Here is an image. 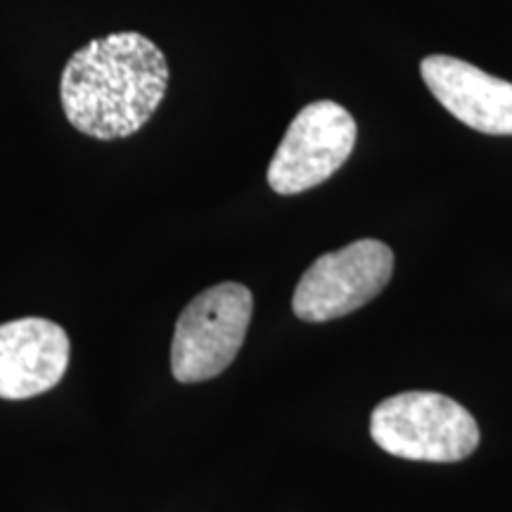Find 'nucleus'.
<instances>
[{"instance_id": "nucleus-4", "label": "nucleus", "mask_w": 512, "mask_h": 512, "mask_svg": "<svg viewBox=\"0 0 512 512\" xmlns=\"http://www.w3.org/2000/svg\"><path fill=\"white\" fill-rule=\"evenodd\" d=\"M394 273V252L380 240H356L323 254L304 271L292 297V311L306 323L349 316L375 299Z\"/></svg>"}, {"instance_id": "nucleus-6", "label": "nucleus", "mask_w": 512, "mask_h": 512, "mask_svg": "<svg viewBox=\"0 0 512 512\" xmlns=\"http://www.w3.org/2000/svg\"><path fill=\"white\" fill-rule=\"evenodd\" d=\"M72 344L53 320L19 318L0 325V399L46 394L67 373Z\"/></svg>"}, {"instance_id": "nucleus-5", "label": "nucleus", "mask_w": 512, "mask_h": 512, "mask_svg": "<svg viewBox=\"0 0 512 512\" xmlns=\"http://www.w3.org/2000/svg\"><path fill=\"white\" fill-rule=\"evenodd\" d=\"M356 145V121L342 105H306L287 128L268 166V185L278 195H299L325 183L347 162Z\"/></svg>"}, {"instance_id": "nucleus-7", "label": "nucleus", "mask_w": 512, "mask_h": 512, "mask_svg": "<svg viewBox=\"0 0 512 512\" xmlns=\"http://www.w3.org/2000/svg\"><path fill=\"white\" fill-rule=\"evenodd\" d=\"M434 98L458 121L486 136H512V83L448 55H430L420 64Z\"/></svg>"}, {"instance_id": "nucleus-3", "label": "nucleus", "mask_w": 512, "mask_h": 512, "mask_svg": "<svg viewBox=\"0 0 512 512\" xmlns=\"http://www.w3.org/2000/svg\"><path fill=\"white\" fill-rule=\"evenodd\" d=\"M252 292L221 283L197 294L178 316L171 342V370L183 384L221 375L235 361L252 320Z\"/></svg>"}, {"instance_id": "nucleus-2", "label": "nucleus", "mask_w": 512, "mask_h": 512, "mask_svg": "<svg viewBox=\"0 0 512 512\" xmlns=\"http://www.w3.org/2000/svg\"><path fill=\"white\" fill-rule=\"evenodd\" d=\"M370 437L382 451L422 463H460L479 446V425L458 401L437 392H403L380 401Z\"/></svg>"}, {"instance_id": "nucleus-1", "label": "nucleus", "mask_w": 512, "mask_h": 512, "mask_svg": "<svg viewBox=\"0 0 512 512\" xmlns=\"http://www.w3.org/2000/svg\"><path fill=\"white\" fill-rule=\"evenodd\" d=\"M169 88V64L150 38L121 31L93 38L69 57L60 98L69 124L95 140L138 133Z\"/></svg>"}]
</instances>
